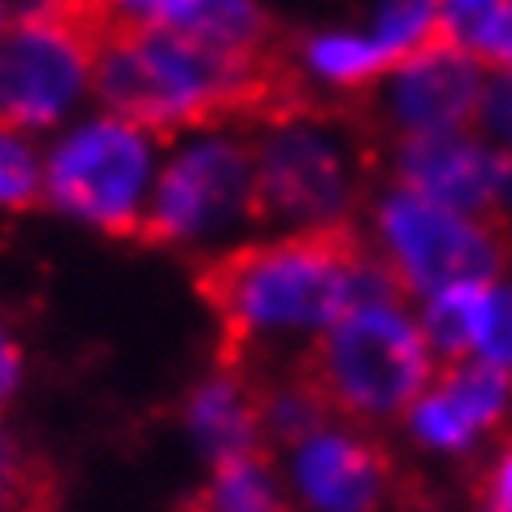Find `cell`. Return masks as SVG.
I'll return each mask as SVG.
<instances>
[{
    "mask_svg": "<svg viewBox=\"0 0 512 512\" xmlns=\"http://www.w3.org/2000/svg\"><path fill=\"white\" fill-rule=\"evenodd\" d=\"M482 499H486V512H512V443L499 447L495 460L486 465Z\"/></svg>",
    "mask_w": 512,
    "mask_h": 512,
    "instance_id": "484cf974",
    "label": "cell"
},
{
    "mask_svg": "<svg viewBox=\"0 0 512 512\" xmlns=\"http://www.w3.org/2000/svg\"><path fill=\"white\" fill-rule=\"evenodd\" d=\"M382 161H387L391 183L413 187L421 196L447 204V209L491 217L499 148L486 144L478 131L391 139Z\"/></svg>",
    "mask_w": 512,
    "mask_h": 512,
    "instance_id": "7c38bea8",
    "label": "cell"
},
{
    "mask_svg": "<svg viewBox=\"0 0 512 512\" xmlns=\"http://www.w3.org/2000/svg\"><path fill=\"white\" fill-rule=\"evenodd\" d=\"M92 96L105 113L144 126L157 139H178L204 126L261 122L300 105V92L278 53H230L183 35L100 22Z\"/></svg>",
    "mask_w": 512,
    "mask_h": 512,
    "instance_id": "7a4b0ae2",
    "label": "cell"
},
{
    "mask_svg": "<svg viewBox=\"0 0 512 512\" xmlns=\"http://www.w3.org/2000/svg\"><path fill=\"white\" fill-rule=\"evenodd\" d=\"M491 217L504 230H512V148H499L495 161V196H491Z\"/></svg>",
    "mask_w": 512,
    "mask_h": 512,
    "instance_id": "4316f807",
    "label": "cell"
},
{
    "mask_svg": "<svg viewBox=\"0 0 512 512\" xmlns=\"http://www.w3.org/2000/svg\"><path fill=\"white\" fill-rule=\"evenodd\" d=\"M495 0H439V35L452 44H465V35L486 18Z\"/></svg>",
    "mask_w": 512,
    "mask_h": 512,
    "instance_id": "d4e9b609",
    "label": "cell"
},
{
    "mask_svg": "<svg viewBox=\"0 0 512 512\" xmlns=\"http://www.w3.org/2000/svg\"><path fill=\"white\" fill-rule=\"evenodd\" d=\"M465 53L482 70H512V0H495L486 18L465 35Z\"/></svg>",
    "mask_w": 512,
    "mask_h": 512,
    "instance_id": "603a6c76",
    "label": "cell"
},
{
    "mask_svg": "<svg viewBox=\"0 0 512 512\" xmlns=\"http://www.w3.org/2000/svg\"><path fill=\"white\" fill-rule=\"evenodd\" d=\"M400 426L408 434V443L426 456L460 460V456H469L482 447V434L469 426V417L452 404V395H447L439 382H430V387L404 408Z\"/></svg>",
    "mask_w": 512,
    "mask_h": 512,
    "instance_id": "d6986e66",
    "label": "cell"
},
{
    "mask_svg": "<svg viewBox=\"0 0 512 512\" xmlns=\"http://www.w3.org/2000/svg\"><path fill=\"white\" fill-rule=\"evenodd\" d=\"M361 226L365 248L387 265L395 287L413 304L439 287L508 274V230L495 217L447 209L391 178L369 191Z\"/></svg>",
    "mask_w": 512,
    "mask_h": 512,
    "instance_id": "5b68a950",
    "label": "cell"
},
{
    "mask_svg": "<svg viewBox=\"0 0 512 512\" xmlns=\"http://www.w3.org/2000/svg\"><path fill=\"white\" fill-rule=\"evenodd\" d=\"M5 22H9V5L0 0V31H5Z\"/></svg>",
    "mask_w": 512,
    "mask_h": 512,
    "instance_id": "f1b7e54d",
    "label": "cell"
},
{
    "mask_svg": "<svg viewBox=\"0 0 512 512\" xmlns=\"http://www.w3.org/2000/svg\"><path fill=\"white\" fill-rule=\"evenodd\" d=\"M482 287H486V278L482 283H452V287H439V291H430L426 300L413 304L421 335H426L439 365L465 361L473 352V326H478Z\"/></svg>",
    "mask_w": 512,
    "mask_h": 512,
    "instance_id": "ac0fdd59",
    "label": "cell"
},
{
    "mask_svg": "<svg viewBox=\"0 0 512 512\" xmlns=\"http://www.w3.org/2000/svg\"><path fill=\"white\" fill-rule=\"evenodd\" d=\"M187 512H300L283 473L265 452L230 456L209 465V482L196 491Z\"/></svg>",
    "mask_w": 512,
    "mask_h": 512,
    "instance_id": "9a60e30c",
    "label": "cell"
},
{
    "mask_svg": "<svg viewBox=\"0 0 512 512\" xmlns=\"http://www.w3.org/2000/svg\"><path fill=\"white\" fill-rule=\"evenodd\" d=\"M361 27L387 48L391 61H400L439 40V0H369Z\"/></svg>",
    "mask_w": 512,
    "mask_h": 512,
    "instance_id": "ffe728a7",
    "label": "cell"
},
{
    "mask_svg": "<svg viewBox=\"0 0 512 512\" xmlns=\"http://www.w3.org/2000/svg\"><path fill=\"white\" fill-rule=\"evenodd\" d=\"M434 382L452 395V404L469 417V426L491 439V434L504 426L512 417V374L499 365H486V361H452V365H439Z\"/></svg>",
    "mask_w": 512,
    "mask_h": 512,
    "instance_id": "e0dca14e",
    "label": "cell"
},
{
    "mask_svg": "<svg viewBox=\"0 0 512 512\" xmlns=\"http://www.w3.org/2000/svg\"><path fill=\"white\" fill-rule=\"evenodd\" d=\"M256 226L252 135L204 126L178 135L152 183L139 243L148 248H213Z\"/></svg>",
    "mask_w": 512,
    "mask_h": 512,
    "instance_id": "8992f818",
    "label": "cell"
},
{
    "mask_svg": "<svg viewBox=\"0 0 512 512\" xmlns=\"http://www.w3.org/2000/svg\"><path fill=\"white\" fill-rule=\"evenodd\" d=\"M44 200L74 222L113 239H139L144 209L161 170V139L144 126L96 113L48 148Z\"/></svg>",
    "mask_w": 512,
    "mask_h": 512,
    "instance_id": "52a82bcc",
    "label": "cell"
},
{
    "mask_svg": "<svg viewBox=\"0 0 512 512\" xmlns=\"http://www.w3.org/2000/svg\"><path fill=\"white\" fill-rule=\"evenodd\" d=\"M486 70L452 40H430L426 48L400 57L365 96L369 122L387 139H421L473 131Z\"/></svg>",
    "mask_w": 512,
    "mask_h": 512,
    "instance_id": "9c48e42d",
    "label": "cell"
},
{
    "mask_svg": "<svg viewBox=\"0 0 512 512\" xmlns=\"http://www.w3.org/2000/svg\"><path fill=\"white\" fill-rule=\"evenodd\" d=\"M473 361L499 365L512 374V274L486 278L478 326H473Z\"/></svg>",
    "mask_w": 512,
    "mask_h": 512,
    "instance_id": "44dd1931",
    "label": "cell"
},
{
    "mask_svg": "<svg viewBox=\"0 0 512 512\" xmlns=\"http://www.w3.org/2000/svg\"><path fill=\"white\" fill-rule=\"evenodd\" d=\"M256 395H261V430L265 443L291 447L300 439H309L313 430H322L330 417L326 395L313 387V378L296 365L291 374L274 378V382H256Z\"/></svg>",
    "mask_w": 512,
    "mask_h": 512,
    "instance_id": "2e32d148",
    "label": "cell"
},
{
    "mask_svg": "<svg viewBox=\"0 0 512 512\" xmlns=\"http://www.w3.org/2000/svg\"><path fill=\"white\" fill-rule=\"evenodd\" d=\"M183 426L196 443V452L217 465L230 456L265 452V430H261V395L256 378L243 365H217L204 374L196 387L183 395Z\"/></svg>",
    "mask_w": 512,
    "mask_h": 512,
    "instance_id": "5bb4252c",
    "label": "cell"
},
{
    "mask_svg": "<svg viewBox=\"0 0 512 512\" xmlns=\"http://www.w3.org/2000/svg\"><path fill=\"white\" fill-rule=\"evenodd\" d=\"M256 226L356 230L369 200L365 139L326 105L300 100L252 131Z\"/></svg>",
    "mask_w": 512,
    "mask_h": 512,
    "instance_id": "3957f363",
    "label": "cell"
},
{
    "mask_svg": "<svg viewBox=\"0 0 512 512\" xmlns=\"http://www.w3.org/2000/svg\"><path fill=\"white\" fill-rule=\"evenodd\" d=\"M365 261L361 230H274L213 252L196 291L222 330V361L248 365L274 348L304 356L361 300Z\"/></svg>",
    "mask_w": 512,
    "mask_h": 512,
    "instance_id": "6da1fadb",
    "label": "cell"
},
{
    "mask_svg": "<svg viewBox=\"0 0 512 512\" xmlns=\"http://www.w3.org/2000/svg\"><path fill=\"white\" fill-rule=\"evenodd\" d=\"M283 61L304 100L309 92L330 100H365L382 83V74L395 66L387 48L361 22H326V27L300 31Z\"/></svg>",
    "mask_w": 512,
    "mask_h": 512,
    "instance_id": "4fadbf2b",
    "label": "cell"
},
{
    "mask_svg": "<svg viewBox=\"0 0 512 512\" xmlns=\"http://www.w3.org/2000/svg\"><path fill=\"white\" fill-rule=\"evenodd\" d=\"M300 369L326 395L330 413L356 426H387L439 374L417 309L404 296L356 300L309 352Z\"/></svg>",
    "mask_w": 512,
    "mask_h": 512,
    "instance_id": "277c9868",
    "label": "cell"
},
{
    "mask_svg": "<svg viewBox=\"0 0 512 512\" xmlns=\"http://www.w3.org/2000/svg\"><path fill=\"white\" fill-rule=\"evenodd\" d=\"M18 378H22V352H18V343L0 330V404L14 395Z\"/></svg>",
    "mask_w": 512,
    "mask_h": 512,
    "instance_id": "83f0119b",
    "label": "cell"
},
{
    "mask_svg": "<svg viewBox=\"0 0 512 512\" xmlns=\"http://www.w3.org/2000/svg\"><path fill=\"white\" fill-rule=\"evenodd\" d=\"M96 27L57 0H31L0 31V126L44 135L92 92Z\"/></svg>",
    "mask_w": 512,
    "mask_h": 512,
    "instance_id": "ba28073f",
    "label": "cell"
},
{
    "mask_svg": "<svg viewBox=\"0 0 512 512\" xmlns=\"http://www.w3.org/2000/svg\"><path fill=\"white\" fill-rule=\"evenodd\" d=\"M473 131L491 148H512V70H486Z\"/></svg>",
    "mask_w": 512,
    "mask_h": 512,
    "instance_id": "cb8c5ba5",
    "label": "cell"
},
{
    "mask_svg": "<svg viewBox=\"0 0 512 512\" xmlns=\"http://www.w3.org/2000/svg\"><path fill=\"white\" fill-rule=\"evenodd\" d=\"M92 27L122 22L200 40L230 53H278V22L265 0H57Z\"/></svg>",
    "mask_w": 512,
    "mask_h": 512,
    "instance_id": "8fae6325",
    "label": "cell"
},
{
    "mask_svg": "<svg viewBox=\"0 0 512 512\" xmlns=\"http://www.w3.org/2000/svg\"><path fill=\"white\" fill-rule=\"evenodd\" d=\"M283 482L300 512H382L391 460L365 426L330 417L283 452Z\"/></svg>",
    "mask_w": 512,
    "mask_h": 512,
    "instance_id": "30bf717a",
    "label": "cell"
},
{
    "mask_svg": "<svg viewBox=\"0 0 512 512\" xmlns=\"http://www.w3.org/2000/svg\"><path fill=\"white\" fill-rule=\"evenodd\" d=\"M44 200V165L27 135L0 126V209H31Z\"/></svg>",
    "mask_w": 512,
    "mask_h": 512,
    "instance_id": "7402d4cb",
    "label": "cell"
}]
</instances>
